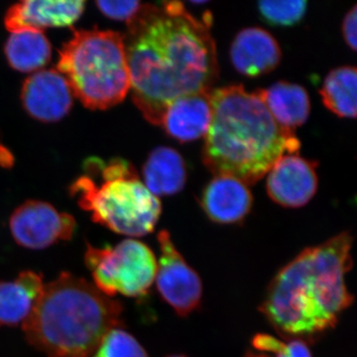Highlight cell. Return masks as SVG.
<instances>
[{
	"label": "cell",
	"instance_id": "1",
	"mask_svg": "<svg viewBox=\"0 0 357 357\" xmlns=\"http://www.w3.org/2000/svg\"><path fill=\"white\" fill-rule=\"evenodd\" d=\"M183 3L146 4L128 24L126 46L133 102L143 116L161 124L178 98L211 91L218 76L217 48L208 28Z\"/></svg>",
	"mask_w": 357,
	"mask_h": 357
},
{
	"label": "cell",
	"instance_id": "2",
	"mask_svg": "<svg viewBox=\"0 0 357 357\" xmlns=\"http://www.w3.org/2000/svg\"><path fill=\"white\" fill-rule=\"evenodd\" d=\"M352 243L342 232L304 249L275 275L259 311L281 337L309 344L333 330L354 304L345 283Z\"/></svg>",
	"mask_w": 357,
	"mask_h": 357
},
{
	"label": "cell",
	"instance_id": "3",
	"mask_svg": "<svg viewBox=\"0 0 357 357\" xmlns=\"http://www.w3.org/2000/svg\"><path fill=\"white\" fill-rule=\"evenodd\" d=\"M211 121L203 161L215 176L255 184L286 154H298L295 132L279 126L255 93L229 86L211 93Z\"/></svg>",
	"mask_w": 357,
	"mask_h": 357
},
{
	"label": "cell",
	"instance_id": "4",
	"mask_svg": "<svg viewBox=\"0 0 357 357\" xmlns=\"http://www.w3.org/2000/svg\"><path fill=\"white\" fill-rule=\"evenodd\" d=\"M123 307L95 285L63 272L45 285L22 325L26 340L50 357H91L102 338L121 324Z\"/></svg>",
	"mask_w": 357,
	"mask_h": 357
},
{
	"label": "cell",
	"instance_id": "5",
	"mask_svg": "<svg viewBox=\"0 0 357 357\" xmlns=\"http://www.w3.org/2000/svg\"><path fill=\"white\" fill-rule=\"evenodd\" d=\"M84 170L100 182L84 175L70 185V194L93 222L130 237L153 231L162 213V204L141 182L135 168L126 160L112 159L105 163L89 159Z\"/></svg>",
	"mask_w": 357,
	"mask_h": 357
},
{
	"label": "cell",
	"instance_id": "6",
	"mask_svg": "<svg viewBox=\"0 0 357 357\" xmlns=\"http://www.w3.org/2000/svg\"><path fill=\"white\" fill-rule=\"evenodd\" d=\"M58 72L91 109L119 105L130 89L126 39L109 30H79L63 47Z\"/></svg>",
	"mask_w": 357,
	"mask_h": 357
},
{
	"label": "cell",
	"instance_id": "7",
	"mask_svg": "<svg viewBox=\"0 0 357 357\" xmlns=\"http://www.w3.org/2000/svg\"><path fill=\"white\" fill-rule=\"evenodd\" d=\"M84 262L96 289L107 297L117 294L144 297L156 278V256L147 244L124 239L115 246L95 248L88 244Z\"/></svg>",
	"mask_w": 357,
	"mask_h": 357
},
{
	"label": "cell",
	"instance_id": "8",
	"mask_svg": "<svg viewBox=\"0 0 357 357\" xmlns=\"http://www.w3.org/2000/svg\"><path fill=\"white\" fill-rule=\"evenodd\" d=\"M160 259L157 265V290L178 317L185 318L199 309L203 300V283L194 268L176 248L170 234H158Z\"/></svg>",
	"mask_w": 357,
	"mask_h": 357
},
{
	"label": "cell",
	"instance_id": "9",
	"mask_svg": "<svg viewBox=\"0 0 357 357\" xmlns=\"http://www.w3.org/2000/svg\"><path fill=\"white\" fill-rule=\"evenodd\" d=\"M77 223L69 213H61L52 204L27 201L11 215L9 227L21 248L41 250L60 241L72 239Z\"/></svg>",
	"mask_w": 357,
	"mask_h": 357
},
{
	"label": "cell",
	"instance_id": "10",
	"mask_svg": "<svg viewBox=\"0 0 357 357\" xmlns=\"http://www.w3.org/2000/svg\"><path fill=\"white\" fill-rule=\"evenodd\" d=\"M316 169V162L298 154L284 155L267 174L268 196L284 208L306 206L318 191Z\"/></svg>",
	"mask_w": 357,
	"mask_h": 357
},
{
	"label": "cell",
	"instance_id": "11",
	"mask_svg": "<svg viewBox=\"0 0 357 357\" xmlns=\"http://www.w3.org/2000/svg\"><path fill=\"white\" fill-rule=\"evenodd\" d=\"M73 96L69 84L56 70L35 73L26 79L21 91L26 112L43 122L58 121L69 114Z\"/></svg>",
	"mask_w": 357,
	"mask_h": 357
},
{
	"label": "cell",
	"instance_id": "12",
	"mask_svg": "<svg viewBox=\"0 0 357 357\" xmlns=\"http://www.w3.org/2000/svg\"><path fill=\"white\" fill-rule=\"evenodd\" d=\"M84 1L25 0L7 10L4 24L10 32L42 31L45 28L72 25L83 13Z\"/></svg>",
	"mask_w": 357,
	"mask_h": 357
},
{
	"label": "cell",
	"instance_id": "13",
	"mask_svg": "<svg viewBox=\"0 0 357 357\" xmlns=\"http://www.w3.org/2000/svg\"><path fill=\"white\" fill-rule=\"evenodd\" d=\"M252 204L248 185L229 176H215L204 188L201 198L202 208L206 217L220 225L243 222Z\"/></svg>",
	"mask_w": 357,
	"mask_h": 357
},
{
	"label": "cell",
	"instance_id": "14",
	"mask_svg": "<svg viewBox=\"0 0 357 357\" xmlns=\"http://www.w3.org/2000/svg\"><path fill=\"white\" fill-rule=\"evenodd\" d=\"M282 51L277 40L262 28L251 27L236 35L230 59L237 72L248 77L268 74L280 64Z\"/></svg>",
	"mask_w": 357,
	"mask_h": 357
},
{
	"label": "cell",
	"instance_id": "15",
	"mask_svg": "<svg viewBox=\"0 0 357 357\" xmlns=\"http://www.w3.org/2000/svg\"><path fill=\"white\" fill-rule=\"evenodd\" d=\"M211 91L178 98L167 107L160 126L174 139L191 142L208 133L211 115Z\"/></svg>",
	"mask_w": 357,
	"mask_h": 357
},
{
	"label": "cell",
	"instance_id": "16",
	"mask_svg": "<svg viewBox=\"0 0 357 357\" xmlns=\"http://www.w3.org/2000/svg\"><path fill=\"white\" fill-rule=\"evenodd\" d=\"M41 274L26 270L13 281H0V328L22 326L43 293Z\"/></svg>",
	"mask_w": 357,
	"mask_h": 357
},
{
	"label": "cell",
	"instance_id": "17",
	"mask_svg": "<svg viewBox=\"0 0 357 357\" xmlns=\"http://www.w3.org/2000/svg\"><path fill=\"white\" fill-rule=\"evenodd\" d=\"M275 121L293 131L307 121L311 112V102L306 89L297 84L278 82L265 89L255 91Z\"/></svg>",
	"mask_w": 357,
	"mask_h": 357
},
{
	"label": "cell",
	"instance_id": "18",
	"mask_svg": "<svg viewBox=\"0 0 357 357\" xmlns=\"http://www.w3.org/2000/svg\"><path fill=\"white\" fill-rule=\"evenodd\" d=\"M143 178V184L154 196L177 194L184 189L187 181L184 159L173 148L157 147L145 162Z\"/></svg>",
	"mask_w": 357,
	"mask_h": 357
},
{
	"label": "cell",
	"instance_id": "19",
	"mask_svg": "<svg viewBox=\"0 0 357 357\" xmlns=\"http://www.w3.org/2000/svg\"><path fill=\"white\" fill-rule=\"evenodd\" d=\"M9 65L18 72H34L44 67L51 58V45L36 30H21L11 33L6 44Z\"/></svg>",
	"mask_w": 357,
	"mask_h": 357
},
{
	"label": "cell",
	"instance_id": "20",
	"mask_svg": "<svg viewBox=\"0 0 357 357\" xmlns=\"http://www.w3.org/2000/svg\"><path fill=\"white\" fill-rule=\"evenodd\" d=\"M356 67L344 66L331 70L319 93L326 109L344 119L356 117Z\"/></svg>",
	"mask_w": 357,
	"mask_h": 357
},
{
	"label": "cell",
	"instance_id": "21",
	"mask_svg": "<svg viewBox=\"0 0 357 357\" xmlns=\"http://www.w3.org/2000/svg\"><path fill=\"white\" fill-rule=\"evenodd\" d=\"M91 357H148L137 340L121 328H112Z\"/></svg>",
	"mask_w": 357,
	"mask_h": 357
},
{
	"label": "cell",
	"instance_id": "22",
	"mask_svg": "<svg viewBox=\"0 0 357 357\" xmlns=\"http://www.w3.org/2000/svg\"><path fill=\"white\" fill-rule=\"evenodd\" d=\"M307 2L305 0L290 1H260L258 10L263 20L275 26H293L304 18Z\"/></svg>",
	"mask_w": 357,
	"mask_h": 357
},
{
	"label": "cell",
	"instance_id": "23",
	"mask_svg": "<svg viewBox=\"0 0 357 357\" xmlns=\"http://www.w3.org/2000/svg\"><path fill=\"white\" fill-rule=\"evenodd\" d=\"M252 347L257 351L270 352L275 357H312L309 345L301 340L284 342L273 335L258 333L252 338Z\"/></svg>",
	"mask_w": 357,
	"mask_h": 357
},
{
	"label": "cell",
	"instance_id": "24",
	"mask_svg": "<svg viewBox=\"0 0 357 357\" xmlns=\"http://www.w3.org/2000/svg\"><path fill=\"white\" fill-rule=\"evenodd\" d=\"M96 6L107 17L126 21L128 25L140 15L145 7L139 1H98Z\"/></svg>",
	"mask_w": 357,
	"mask_h": 357
},
{
	"label": "cell",
	"instance_id": "25",
	"mask_svg": "<svg viewBox=\"0 0 357 357\" xmlns=\"http://www.w3.org/2000/svg\"><path fill=\"white\" fill-rule=\"evenodd\" d=\"M357 7L354 6L351 10L345 15L344 21H342V36L347 46L351 50L356 51L357 46Z\"/></svg>",
	"mask_w": 357,
	"mask_h": 357
},
{
	"label": "cell",
	"instance_id": "26",
	"mask_svg": "<svg viewBox=\"0 0 357 357\" xmlns=\"http://www.w3.org/2000/svg\"><path fill=\"white\" fill-rule=\"evenodd\" d=\"M244 357H270L266 354H255V352L248 351Z\"/></svg>",
	"mask_w": 357,
	"mask_h": 357
},
{
	"label": "cell",
	"instance_id": "27",
	"mask_svg": "<svg viewBox=\"0 0 357 357\" xmlns=\"http://www.w3.org/2000/svg\"><path fill=\"white\" fill-rule=\"evenodd\" d=\"M167 357H188L184 356V354H172V356H169Z\"/></svg>",
	"mask_w": 357,
	"mask_h": 357
}]
</instances>
